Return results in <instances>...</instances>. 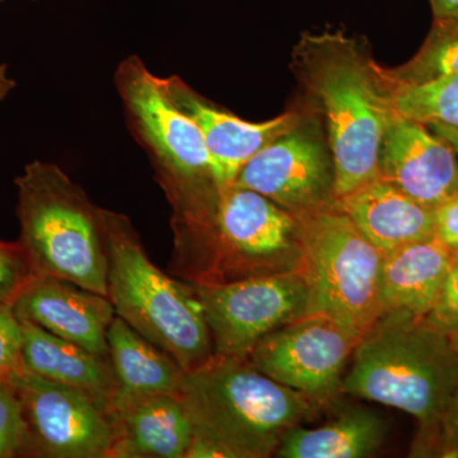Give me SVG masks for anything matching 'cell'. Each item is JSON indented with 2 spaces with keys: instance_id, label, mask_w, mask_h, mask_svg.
I'll use <instances>...</instances> for the list:
<instances>
[{
  "instance_id": "1",
  "label": "cell",
  "mask_w": 458,
  "mask_h": 458,
  "mask_svg": "<svg viewBox=\"0 0 458 458\" xmlns=\"http://www.w3.org/2000/svg\"><path fill=\"white\" fill-rule=\"evenodd\" d=\"M295 73L327 123L335 199L379 174V153L394 108L384 68L342 32L302 36Z\"/></svg>"
},
{
  "instance_id": "2",
  "label": "cell",
  "mask_w": 458,
  "mask_h": 458,
  "mask_svg": "<svg viewBox=\"0 0 458 458\" xmlns=\"http://www.w3.org/2000/svg\"><path fill=\"white\" fill-rule=\"evenodd\" d=\"M343 377L342 393L411 415L418 456H432L443 412L458 378V355L445 331L394 310L360 337Z\"/></svg>"
},
{
  "instance_id": "3",
  "label": "cell",
  "mask_w": 458,
  "mask_h": 458,
  "mask_svg": "<svg viewBox=\"0 0 458 458\" xmlns=\"http://www.w3.org/2000/svg\"><path fill=\"white\" fill-rule=\"evenodd\" d=\"M168 270L194 285H216L301 270L295 214L250 189L223 190L207 218L171 222Z\"/></svg>"
},
{
  "instance_id": "4",
  "label": "cell",
  "mask_w": 458,
  "mask_h": 458,
  "mask_svg": "<svg viewBox=\"0 0 458 458\" xmlns=\"http://www.w3.org/2000/svg\"><path fill=\"white\" fill-rule=\"evenodd\" d=\"M177 399L194 437L216 458L276 456L292 428L318 411V403L255 369L247 360L214 355L185 372Z\"/></svg>"
},
{
  "instance_id": "5",
  "label": "cell",
  "mask_w": 458,
  "mask_h": 458,
  "mask_svg": "<svg viewBox=\"0 0 458 458\" xmlns=\"http://www.w3.org/2000/svg\"><path fill=\"white\" fill-rule=\"evenodd\" d=\"M107 297L116 316L170 354L185 372L214 357L203 304L191 283L157 267L125 214L102 208Z\"/></svg>"
},
{
  "instance_id": "6",
  "label": "cell",
  "mask_w": 458,
  "mask_h": 458,
  "mask_svg": "<svg viewBox=\"0 0 458 458\" xmlns=\"http://www.w3.org/2000/svg\"><path fill=\"white\" fill-rule=\"evenodd\" d=\"M20 243L35 276L69 280L107 297L102 208L59 165L33 161L17 177Z\"/></svg>"
},
{
  "instance_id": "7",
  "label": "cell",
  "mask_w": 458,
  "mask_h": 458,
  "mask_svg": "<svg viewBox=\"0 0 458 458\" xmlns=\"http://www.w3.org/2000/svg\"><path fill=\"white\" fill-rule=\"evenodd\" d=\"M129 128L146 150L170 203L171 222L200 221L216 209L221 190L203 132L165 96L159 77L140 56L125 57L114 73Z\"/></svg>"
},
{
  "instance_id": "8",
  "label": "cell",
  "mask_w": 458,
  "mask_h": 458,
  "mask_svg": "<svg viewBox=\"0 0 458 458\" xmlns=\"http://www.w3.org/2000/svg\"><path fill=\"white\" fill-rule=\"evenodd\" d=\"M297 216L310 315L327 316L363 336L384 313L379 289L384 254L335 203Z\"/></svg>"
},
{
  "instance_id": "9",
  "label": "cell",
  "mask_w": 458,
  "mask_h": 458,
  "mask_svg": "<svg viewBox=\"0 0 458 458\" xmlns=\"http://www.w3.org/2000/svg\"><path fill=\"white\" fill-rule=\"evenodd\" d=\"M195 288L219 357L247 360L265 336L310 315L301 270Z\"/></svg>"
},
{
  "instance_id": "10",
  "label": "cell",
  "mask_w": 458,
  "mask_h": 458,
  "mask_svg": "<svg viewBox=\"0 0 458 458\" xmlns=\"http://www.w3.org/2000/svg\"><path fill=\"white\" fill-rule=\"evenodd\" d=\"M29 454L40 458H111L117 421L106 403L23 369L13 377Z\"/></svg>"
},
{
  "instance_id": "11",
  "label": "cell",
  "mask_w": 458,
  "mask_h": 458,
  "mask_svg": "<svg viewBox=\"0 0 458 458\" xmlns=\"http://www.w3.org/2000/svg\"><path fill=\"white\" fill-rule=\"evenodd\" d=\"M360 339L335 319L313 313L265 336L247 360L262 375L325 405L343 394L344 370Z\"/></svg>"
},
{
  "instance_id": "12",
  "label": "cell",
  "mask_w": 458,
  "mask_h": 458,
  "mask_svg": "<svg viewBox=\"0 0 458 458\" xmlns=\"http://www.w3.org/2000/svg\"><path fill=\"white\" fill-rule=\"evenodd\" d=\"M233 186L259 192L295 216L335 201L333 159L302 123L256 153Z\"/></svg>"
},
{
  "instance_id": "13",
  "label": "cell",
  "mask_w": 458,
  "mask_h": 458,
  "mask_svg": "<svg viewBox=\"0 0 458 458\" xmlns=\"http://www.w3.org/2000/svg\"><path fill=\"white\" fill-rule=\"evenodd\" d=\"M165 96L203 132L213 159L218 188L233 186L237 174L262 148L300 125L297 113L280 114L264 123H250L214 106L177 75L159 78Z\"/></svg>"
},
{
  "instance_id": "14",
  "label": "cell",
  "mask_w": 458,
  "mask_h": 458,
  "mask_svg": "<svg viewBox=\"0 0 458 458\" xmlns=\"http://www.w3.org/2000/svg\"><path fill=\"white\" fill-rule=\"evenodd\" d=\"M379 174L430 209L458 191L454 148L429 126L399 113L391 120L382 141Z\"/></svg>"
},
{
  "instance_id": "15",
  "label": "cell",
  "mask_w": 458,
  "mask_h": 458,
  "mask_svg": "<svg viewBox=\"0 0 458 458\" xmlns=\"http://www.w3.org/2000/svg\"><path fill=\"white\" fill-rule=\"evenodd\" d=\"M18 318L53 335L107 355V334L116 312L106 295L69 280L33 276L13 303Z\"/></svg>"
},
{
  "instance_id": "16",
  "label": "cell",
  "mask_w": 458,
  "mask_h": 458,
  "mask_svg": "<svg viewBox=\"0 0 458 458\" xmlns=\"http://www.w3.org/2000/svg\"><path fill=\"white\" fill-rule=\"evenodd\" d=\"M337 209L382 252L434 236V213L382 176L335 199Z\"/></svg>"
},
{
  "instance_id": "17",
  "label": "cell",
  "mask_w": 458,
  "mask_h": 458,
  "mask_svg": "<svg viewBox=\"0 0 458 458\" xmlns=\"http://www.w3.org/2000/svg\"><path fill=\"white\" fill-rule=\"evenodd\" d=\"M107 346L116 379L111 403L114 415L123 414L150 397L177 396L185 370L119 316L108 330Z\"/></svg>"
},
{
  "instance_id": "18",
  "label": "cell",
  "mask_w": 458,
  "mask_h": 458,
  "mask_svg": "<svg viewBox=\"0 0 458 458\" xmlns=\"http://www.w3.org/2000/svg\"><path fill=\"white\" fill-rule=\"evenodd\" d=\"M454 256L436 237L385 254L379 280L384 312L401 310L426 318L438 301Z\"/></svg>"
},
{
  "instance_id": "19",
  "label": "cell",
  "mask_w": 458,
  "mask_h": 458,
  "mask_svg": "<svg viewBox=\"0 0 458 458\" xmlns=\"http://www.w3.org/2000/svg\"><path fill=\"white\" fill-rule=\"evenodd\" d=\"M21 321L23 369L47 381L83 391L111 409L116 379L110 357L87 351L26 319Z\"/></svg>"
},
{
  "instance_id": "20",
  "label": "cell",
  "mask_w": 458,
  "mask_h": 458,
  "mask_svg": "<svg viewBox=\"0 0 458 458\" xmlns=\"http://www.w3.org/2000/svg\"><path fill=\"white\" fill-rule=\"evenodd\" d=\"M111 458H185L194 428L176 396L161 394L114 415Z\"/></svg>"
},
{
  "instance_id": "21",
  "label": "cell",
  "mask_w": 458,
  "mask_h": 458,
  "mask_svg": "<svg viewBox=\"0 0 458 458\" xmlns=\"http://www.w3.org/2000/svg\"><path fill=\"white\" fill-rule=\"evenodd\" d=\"M387 423L364 406L344 410L324 427L292 428L280 443V458H364L381 450L387 438Z\"/></svg>"
},
{
  "instance_id": "22",
  "label": "cell",
  "mask_w": 458,
  "mask_h": 458,
  "mask_svg": "<svg viewBox=\"0 0 458 458\" xmlns=\"http://www.w3.org/2000/svg\"><path fill=\"white\" fill-rule=\"evenodd\" d=\"M394 86H419L458 74V20H434L420 49L405 64L384 68Z\"/></svg>"
},
{
  "instance_id": "23",
  "label": "cell",
  "mask_w": 458,
  "mask_h": 458,
  "mask_svg": "<svg viewBox=\"0 0 458 458\" xmlns=\"http://www.w3.org/2000/svg\"><path fill=\"white\" fill-rule=\"evenodd\" d=\"M390 86L394 108L403 116L458 131V74L419 86Z\"/></svg>"
},
{
  "instance_id": "24",
  "label": "cell",
  "mask_w": 458,
  "mask_h": 458,
  "mask_svg": "<svg viewBox=\"0 0 458 458\" xmlns=\"http://www.w3.org/2000/svg\"><path fill=\"white\" fill-rule=\"evenodd\" d=\"M12 377L0 378V458L27 457L29 454L22 403Z\"/></svg>"
},
{
  "instance_id": "25",
  "label": "cell",
  "mask_w": 458,
  "mask_h": 458,
  "mask_svg": "<svg viewBox=\"0 0 458 458\" xmlns=\"http://www.w3.org/2000/svg\"><path fill=\"white\" fill-rule=\"evenodd\" d=\"M33 276L20 243L0 241V304H13Z\"/></svg>"
},
{
  "instance_id": "26",
  "label": "cell",
  "mask_w": 458,
  "mask_h": 458,
  "mask_svg": "<svg viewBox=\"0 0 458 458\" xmlns=\"http://www.w3.org/2000/svg\"><path fill=\"white\" fill-rule=\"evenodd\" d=\"M22 344V321L13 304H0V378L23 370Z\"/></svg>"
},
{
  "instance_id": "27",
  "label": "cell",
  "mask_w": 458,
  "mask_h": 458,
  "mask_svg": "<svg viewBox=\"0 0 458 458\" xmlns=\"http://www.w3.org/2000/svg\"><path fill=\"white\" fill-rule=\"evenodd\" d=\"M426 319L432 327L447 334L458 328V254L452 259L441 294Z\"/></svg>"
},
{
  "instance_id": "28",
  "label": "cell",
  "mask_w": 458,
  "mask_h": 458,
  "mask_svg": "<svg viewBox=\"0 0 458 458\" xmlns=\"http://www.w3.org/2000/svg\"><path fill=\"white\" fill-rule=\"evenodd\" d=\"M432 456L458 458V378L443 412Z\"/></svg>"
},
{
  "instance_id": "29",
  "label": "cell",
  "mask_w": 458,
  "mask_h": 458,
  "mask_svg": "<svg viewBox=\"0 0 458 458\" xmlns=\"http://www.w3.org/2000/svg\"><path fill=\"white\" fill-rule=\"evenodd\" d=\"M434 236L458 254V191L434 208Z\"/></svg>"
},
{
  "instance_id": "30",
  "label": "cell",
  "mask_w": 458,
  "mask_h": 458,
  "mask_svg": "<svg viewBox=\"0 0 458 458\" xmlns=\"http://www.w3.org/2000/svg\"><path fill=\"white\" fill-rule=\"evenodd\" d=\"M434 20H458V0H429Z\"/></svg>"
},
{
  "instance_id": "31",
  "label": "cell",
  "mask_w": 458,
  "mask_h": 458,
  "mask_svg": "<svg viewBox=\"0 0 458 458\" xmlns=\"http://www.w3.org/2000/svg\"><path fill=\"white\" fill-rule=\"evenodd\" d=\"M429 126L430 131L436 132L437 135L443 138L452 148H454V153L457 156L458 161V131L454 128H450V126L439 125V123H432Z\"/></svg>"
},
{
  "instance_id": "32",
  "label": "cell",
  "mask_w": 458,
  "mask_h": 458,
  "mask_svg": "<svg viewBox=\"0 0 458 458\" xmlns=\"http://www.w3.org/2000/svg\"><path fill=\"white\" fill-rule=\"evenodd\" d=\"M16 87L13 78L9 77L7 65L0 64V104Z\"/></svg>"
},
{
  "instance_id": "33",
  "label": "cell",
  "mask_w": 458,
  "mask_h": 458,
  "mask_svg": "<svg viewBox=\"0 0 458 458\" xmlns=\"http://www.w3.org/2000/svg\"><path fill=\"white\" fill-rule=\"evenodd\" d=\"M448 337H450L452 348H454V351L456 352L458 355V328L448 333Z\"/></svg>"
},
{
  "instance_id": "34",
  "label": "cell",
  "mask_w": 458,
  "mask_h": 458,
  "mask_svg": "<svg viewBox=\"0 0 458 458\" xmlns=\"http://www.w3.org/2000/svg\"><path fill=\"white\" fill-rule=\"evenodd\" d=\"M5 2V0H0V3Z\"/></svg>"
}]
</instances>
